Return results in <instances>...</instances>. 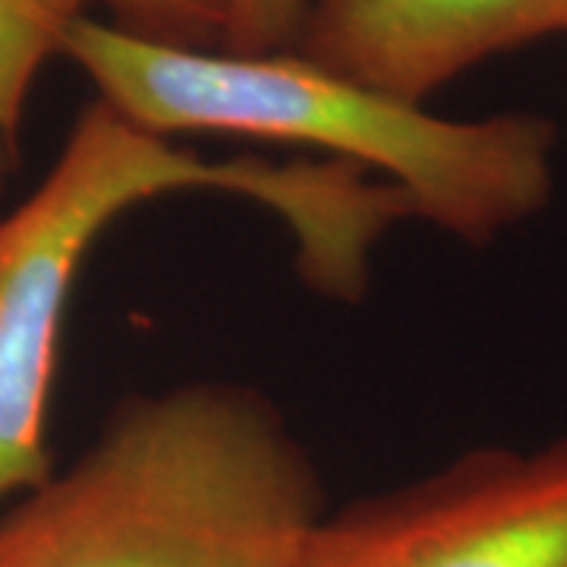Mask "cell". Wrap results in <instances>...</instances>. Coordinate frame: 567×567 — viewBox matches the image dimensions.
<instances>
[{"instance_id": "cell-1", "label": "cell", "mask_w": 567, "mask_h": 567, "mask_svg": "<svg viewBox=\"0 0 567 567\" xmlns=\"http://www.w3.org/2000/svg\"><path fill=\"white\" fill-rule=\"evenodd\" d=\"M199 189L268 208L309 290L338 303L363 300L379 244L413 221L394 186L350 164L208 158L92 99L39 186L0 218V511L54 473L48 406L89 252L126 212Z\"/></svg>"}, {"instance_id": "cell-2", "label": "cell", "mask_w": 567, "mask_h": 567, "mask_svg": "<svg viewBox=\"0 0 567 567\" xmlns=\"http://www.w3.org/2000/svg\"><path fill=\"white\" fill-rule=\"evenodd\" d=\"M95 99L162 136L212 133L316 148L394 186L423 221L488 246L546 212L558 130L533 111L442 117L297 51L240 54L142 39L82 17L63 44Z\"/></svg>"}, {"instance_id": "cell-3", "label": "cell", "mask_w": 567, "mask_h": 567, "mask_svg": "<svg viewBox=\"0 0 567 567\" xmlns=\"http://www.w3.org/2000/svg\"><path fill=\"white\" fill-rule=\"evenodd\" d=\"M322 476L259 388L133 394L92 445L0 511V567H297Z\"/></svg>"}, {"instance_id": "cell-4", "label": "cell", "mask_w": 567, "mask_h": 567, "mask_svg": "<svg viewBox=\"0 0 567 567\" xmlns=\"http://www.w3.org/2000/svg\"><path fill=\"white\" fill-rule=\"evenodd\" d=\"M297 567H567V435L473 447L324 511Z\"/></svg>"}, {"instance_id": "cell-5", "label": "cell", "mask_w": 567, "mask_h": 567, "mask_svg": "<svg viewBox=\"0 0 567 567\" xmlns=\"http://www.w3.org/2000/svg\"><path fill=\"white\" fill-rule=\"evenodd\" d=\"M567 35V0H306L287 51L425 104L488 58Z\"/></svg>"}, {"instance_id": "cell-6", "label": "cell", "mask_w": 567, "mask_h": 567, "mask_svg": "<svg viewBox=\"0 0 567 567\" xmlns=\"http://www.w3.org/2000/svg\"><path fill=\"white\" fill-rule=\"evenodd\" d=\"M92 0H0V158L13 162L25 104Z\"/></svg>"}, {"instance_id": "cell-7", "label": "cell", "mask_w": 567, "mask_h": 567, "mask_svg": "<svg viewBox=\"0 0 567 567\" xmlns=\"http://www.w3.org/2000/svg\"><path fill=\"white\" fill-rule=\"evenodd\" d=\"M114 13L111 22L142 39L186 44V48H224L227 3L224 0H102Z\"/></svg>"}, {"instance_id": "cell-8", "label": "cell", "mask_w": 567, "mask_h": 567, "mask_svg": "<svg viewBox=\"0 0 567 567\" xmlns=\"http://www.w3.org/2000/svg\"><path fill=\"white\" fill-rule=\"evenodd\" d=\"M227 3V51L268 54L287 51L303 20L306 0H224Z\"/></svg>"}, {"instance_id": "cell-9", "label": "cell", "mask_w": 567, "mask_h": 567, "mask_svg": "<svg viewBox=\"0 0 567 567\" xmlns=\"http://www.w3.org/2000/svg\"><path fill=\"white\" fill-rule=\"evenodd\" d=\"M7 167H10V162H7V158H0V177L7 174Z\"/></svg>"}]
</instances>
